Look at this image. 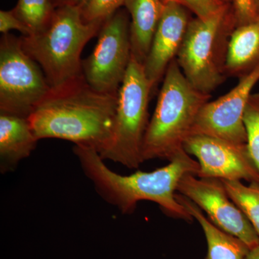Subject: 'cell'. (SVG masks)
<instances>
[{"label": "cell", "instance_id": "obj_5", "mask_svg": "<svg viewBox=\"0 0 259 259\" xmlns=\"http://www.w3.org/2000/svg\"><path fill=\"white\" fill-rule=\"evenodd\" d=\"M236 28L228 7L210 18H197L189 23L177 61L199 91L210 95L226 80L228 46Z\"/></svg>", "mask_w": 259, "mask_h": 259}, {"label": "cell", "instance_id": "obj_22", "mask_svg": "<svg viewBox=\"0 0 259 259\" xmlns=\"http://www.w3.org/2000/svg\"><path fill=\"white\" fill-rule=\"evenodd\" d=\"M236 28L253 23L259 18L253 0H232Z\"/></svg>", "mask_w": 259, "mask_h": 259}, {"label": "cell", "instance_id": "obj_12", "mask_svg": "<svg viewBox=\"0 0 259 259\" xmlns=\"http://www.w3.org/2000/svg\"><path fill=\"white\" fill-rule=\"evenodd\" d=\"M190 23L185 7L177 2L165 3L164 10L144 64L151 90L164 77L168 65L177 59Z\"/></svg>", "mask_w": 259, "mask_h": 259}, {"label": "cell", "instance_id": "obj_18", "mask_svg": "<svg viewBox=\"0 0 259 259\" xmlns=\"http://www.w3.org/2000/svg\"><path fill=\"white\" fill-rule=\"evenodd\" d=\"M13 10L32 35L47 28L56 8L53 0H18Z\"/></svg>", "mask_w": 259, "mask_h": 259}, {"label": "cell", "instance_id": "obj_17", "mask_svg": "<svg viewBox=\"0 0 259 259\" xmlns=\"http://www.w3.org/2000/svg\"><path fill=\"white\" fill-rule=\"evenodd\" d=\"M221 181L230 198L248 218L259 236V190L255 184L246 187L241 181Z\"/></svg>", "mask_w": 259, "mask_h": 259}, {"label": "cell", "instance_id": "obj_1", "mask_svg": "<svg viewBox=\"0 0 259 259\" xmlns=\"http://www.w3.org/2000/svg\"><path fill=\"white\" fill-rule=\"evenodd\" d=\"M118 94L100 93L83 75L51 89L28 117L37 140H66L100 154L111 140Z\"/></svg>", "mask_w": 259, "mask_h": 259}, {"label": "cell", "instance_id": "obj_27", "mask_svg": "<svg viewBox=\"0 0 259 259\" xmlns=\"http://www.w3.org/2000/svg\"><path fill=\"white\" fill-rule=\"evenodd\" d=\"M254 3L255 10H256L257 13L259 15V0H253Z\"/></svg>", "mask_w": 259, "mask_h": 259}, {"label": "cell", "instance_id": "obj_30", "mask_svg": "<svg viewBox=\"0 0 259 259\" xmlns=\"http://www.w3.org/2000/svg\"><path fill=\"white\" fill-rule=\"evenodd\" d=\"M255 185H256L257 188L259 190V185H258V184H255Z\"/></svg>", "mask_w": 259, "mask_h": 259}, {"label": "cell", "instance_id": "obj_26", "mask_svg": "<svg viewBox=\"0 0 259 259\" xmlns=\"http://www.w3.org/2000/svg\"><path fill=\"white\" fill-rule=\"evenodd\" d=\"M53 2H54V4L56 5V6L59 7L67 3V0H53Z\"/></svg>", "mask_w": 259, "mask_h": 259}, {"label": "cell", "instance_id": "obj_28", "mask_svg": "<svg viewBox=\"0 0 259 259\" xmlns=\"http://www.w3.org/2000/svg\"><path fill=\"white\" fill-rule=\"evenodd\" d=\"M175 1L176 2L177 0H163L165 3H168V2Z\"/></svg>", "mask_w": 259, "mask_h": 259}, {"label": "cell", "instance_id": "obj_7", "mask_svg": "<svg viewBox=\"0 0 259 259\" xmlns=\"http://www.w3.org/2000/svg\"><path fill=\"white\" fill-rule=\"evenodd\" d=\"M51 90L44 71L25 52L20 37L0 40V113L28 117Z\"/></svg>", "mask_w": 259, "mask_h": 259}, {"label": "cell", "instance_id": "obj_11", "mask_svg": "<svg viewBox=\"0 0 259 259\" xmlns=\"http://www.w3.org/2000/svg\"><path fill=\"white\" fill-rule=\"evenodd\" d=\"M184 149L198 160L199 178L245 180L259 185V171L250 157L247 144H233L204 135H192Z\"/></svg>", "mask_w": 259, "mask_h": 259}, {"label": "cell", "instance_id": "obj_15", "mask_svg": "<svg viewBox=\"0 0 259 259\" xmlns=\"http://www.w3.org/2000/svg\"><path fill=\"white\" fill-rule=\"evenodd\" d=\"M259 66V18L235 29L232 33L226 63L227 77L238 79Z\"/></svg>", "mask_w": 259, "mask_h": 259}, {"label": "cell", "instance_id": "obj_19", "mask_svg": "<svg viewBox=\"0 0 259 259\" xmlns=\"http://www.w3.org/2000/svg\"><path fill=\"white\" fill-rule=\"evenodd\" d=\"M243 122L248 151L259 171V92L250 95L245 106Z\"/></svg>", "mask_w": 259, "mask_h": 259}, {"label": "cell", "instance_id": "obj_29", "mask_svg": "<svg viewBox=\"0 0 259 259\" xmlns=\"http://www.w3.org/2000/svg\"><path fill=\"white\" fill-rule=\"evenodd\" d=\"M220 1H222V2H223V3H227V1H228V0H220Z\"/></svg>", "mask_w": 259, "mask_h": 259}, {"label": "cell", "instance_id": "obj_23", "mask_svg": "<svg viewBox=\"0 0 259 259\" xmlns=\"http://www.w3.org/2000/svg\"><path fill=\"white\" fill-rule=\"evenodd\" d=\"M12 30H18L24 36L30 35V30L26 25L20 20L15 14L14 10H1L0 11V32L3 34L8 33Z\"/></svg>", "mask_w": 259, "mask_h": 259}, {"label": "cell", "instance_id": "obj_3", "mask_svg": "<svg viewBox=\"0 0 259 259\" xmlns=\"http://www.w3.org/2000/svg\"><path fill=\"white\" fill-rule=\"evenodd\" d=\"M102 24L87 23L81 8L66 3L56 8L41 32L20 37L22 47L40 66L51 89L58 88L83 74L81 52Z\"/></svg>", "mask_w": 259, "mask_h": 259}, {"label": "cell", "instance_id": "obj_8", "mask_svg": "<svg viewBox=\"0 0 259 259\" xmlns=\"http://www.w3.org/2000/svg\"><path fill=\"white\" fill-rule=\"evenodd\" d=\"M131 57L128 18L117 10L102 24L96 47L82 61L83 76L100 93L118 94Z\"/></svg>", "mask_w": 259, "mask_h": 259}, {"label": "cell", "instance_id": "obj_10", "mask_svg": "<svg viewBox=\"0 0 259 259\" xmlns=\"http://www.w3.org/2000/svg\"><path fill=\"white\" fill-rule=\"evenodd\" d=\"M258 81L259 66L240 78L229 93L207 102L197 115L191 136L204 135L233 144H247L243 115L252 90Z\"/></svg>", "mask_w": 259, "mask_h": 259}, {"label": "cell", "instance_id": "obj_4", "mask_svg": "<svg viewBox=\"0 0 259 259\" xmlns=\"http://www.w3.org/2000/svg\"><path fill=\"white\" fill-rule=\"evenodd\" d=\"M163 78L156 109L144 136V161L155 158L170 161L183 149L197 115L211 97L191 84L177 59L168 65Z\"/></svg>", "mask_w": 259, "mask_h": 259}, {"label": "cell", "instance_id": "obj_2", "mask_svg": "<svg viewBox=\"0 0 259 259\" xmlns=\"http://www.w3.org/2000/svg\"><path fill=\"white\" fill-rule=\"evenodd\" d=\"M73 151L97 193L122 214H132L139 202L147 200L158 204L171 217L187 221L193 219L177 200L175 194L182 177L188 174L196 176L199 170L198 161L184 148L166 166L151 172L136 171L128 176L110 170L93 148L74 145Z\"/></svg>", "mask_w": 259, "mask_h": 259}, {"label": "cell", "instance_id": "obj_9", "mask_svg": "<svg viewBox=\"0 0 259 259\" xmlns=\"http://www.w3.org/2000/svg\"><path fill=\"white\" fill-rule=\"evenodd\" d=\"M182 177L177 191L207 213L209 220L222 231L239 238L250 249L259 245V236L251 223L231 200L218 179Z\"/></svg>", "mask_w": 259, "mask_h": 259}, {"label": "cell", "instance_id": "obj_16", "mask_svg": "<svg viewBox=\"0 0 259 259\" xmlns=\"http://www.w3.org/2000/svg\"><path fill=\"white\" fill-rule=\"evenodd\" d=\"M176 198L203 230L207 243L206 259L245 258L250 249L244 242L213 224L204 216L202 209L190 199L181 194H176Z\"/></svg>", "mask_w": 259, "mask_h": 259}, {"label": "cell", "instance_id": "obj_24", "mask_svg": "<svg viewBox=\"0 0 259 259\" xmlns=\"http://www.w3.org/2000/svg\"><path fill=\"white\" fill-rule=\"evenodd\" d=\"M245 259H259V245L250 249Z\"/></svg>", "mask_w": 259, "mask_h": 259}, {"label": "cell", "instance_id": "obj_25", "mask_svg": "<svg viewBox=\"0 0 259 259\" xmlns=\"http://www.w3.org/2000/svg\"><path fill=\"white\" fill-rule=\"evenodd\" d=\"M88 1L89 0H67V3L81 8L87 4Z\"/></svg>", "mask_w": 259, "mask_h": 259}, {"label": "cell", "instance_id": "obj_6", "mask_svg": "<svg viewBox=\"0 0 259 259\" xmlns=\"http://www.w3.org/2000/svg\"><path fill=\"white\" fill-rule=\"evenodd\" d=\"M152 93L144 64L131 57L127 73L119 90L118 102L111 140L100 153L134 169L144 162L143 142L148 122V102Z\"/></svg>", "mask_w": 259, "mask_h": 259}, {"label": "cell", "instance_id": "obj_21", "mask_svg": "<svg viewBox=\"0 0 259 259\" xmlns=\"http://www.w3.org/2000/svg\"><path fill=\"white\" fill-rule=\"evenodd\" d=\"M176 2L192 10L199 19L210 18L228 7L227 3L220 0H177Z\"/></svg>", "mask_w": 259, "mask_h": 259}, {"label": "cell", "instance_id": "obj_20", "mask_svg": "<svg viewBox=\"0 0 259 259\" xmlns=\"http://www.w3.org/2000/svg\"><path fill=\"white\" fill-rule=\"evenodd\" d=\"M125 0H89L81 8L83 20L87 23H103L115 14Z\"/></svg>", "mask_w": 259, "mask_h": 259}, {"label": "cell", "instance_id": "obj_14", "mask_svg": "<svg viewBox=\"0 0 259 259\" xmlns=\"http://www.w3.org/2000/svg\"><path fill=\"white\" fill-rule=\"evenodd\" d=\"M131 16L130 24L132 56L144 64L161 20L163 0H125L124 5Z\"/></svg>", "mask_w": 259, "mask_h": 259}, {"label": "cell", "instance_id": "obj_13", "mask_svg": "<svg viewBox=\"0 0 259 259\" xmlns=\"http://www.w3.org/2000/svg\"><path fill=\"white\" fill-rule=\"evenodd\" d=\"M38 140L28 117L0 113V169L13 171L19 162L30 156Z\"/></svg>", "mask_w": 259, "mask_h": 259}]
</instances>
